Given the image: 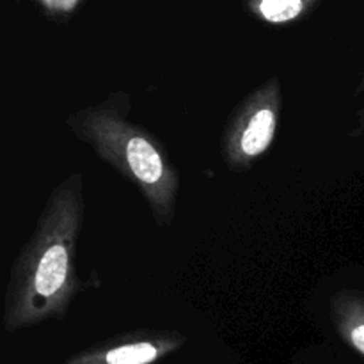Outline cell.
<instances>
[{
  "label": "cell",
  "instance_id": "6da1fadb",
  "mask_svg": "<svg viewBox=\"0 0 364 364\" xmlns=\"http://www.w3.org/2000/svg\"><path fill=\"white\" fill-rule=\"evenodd\" d=\"M84 210L80 173L64 178L50 192L31 238L11 269L2 311L6 333L66 316L82 288L75 259Z\"/></svg>",
  "mask_w": 364,
  "mask_h": 364
},
{
  "label": "cell",
  "instance_id": "7a4b0ae2",
  "mask_svg": "<svg viewBox=\"0 0 364 364\" xmlns=\"http://www.w3.org/2000/svg\"><path fill=\"white\" fill-rule=\"evenodd\" d=\"M128 110L130 96L114 92L100 105L71 114L68 127L100 160L139 188L159 226L169 228L176 213L180 176L159 139L132 123Z\"/></svg>",
  "mask_w": 364,
  "mask_h": 364
},
{
  "label": "cell",
  "instance_id": "3957f363",
  "mask_svg": "<svg viewBox=\"0 0 364 364\" xmlns=\"http://www.w3.org/2000/svg\"><path fill=\"white\" fill-rule=\"evenodd\" d=\"M281 82L269 78L249 92L224 127L223 156L235 171H245L265 155L276 139L279 127Z\"/></svg>",
  "mask_w": 364,
  "mask_h": 364
},
{
  "label": "cell",
  "instance_id": "277c9868",
  "mask_svg": "<svg viewBox=\"0 0 364 364\" xmlns=\"http://www.w3.org/2000/svg\"><path fill=\"white\" fill-rule=\"evenodd\" d=\"M185 341L176 331H134L70 355L64 364H155L180 350Z\"/></svg>",
  "mask_w": 364,
  "mask_h": 364
},
{
  "label": "cell",
  "instance_id": "5b68a950",
  "mask_svg": "<svg viewBox=\"0 0 364 364\" xmlns=\"http://www.w3.org/2000/svg\"><path fill=\"white\" fill-rule=\"evenodd\" d=\"M331 322L338 336L364 359V291H336L329 304Z\"/></svg>",
  "mask_w": 364,
  "mask_h": 364
},
{
  "label": "cell",
  "instance_id": "8992f818",
  "mask_svg": "<svg viewBox=\"0 0 364 364\" xmlns=\"http://www.w3.org/2000/svg\"><path fill=\"white\" fill-rule=\"evenodd\" d=\"M318 6V0H249L245 9L269 25H288L304 20Z\"/></svg>",
  "mask_w": 364,
  "mask_h": 364
},
{
  "label": "cell",
  "instance_id": "52a82bcc",
  "mask_svg": "<svg viewBox=\"0 0 364 364\" xmlns=\"http://www.w3.org/2000/svg\"><path fill=\"white\" fill-rule=\"evenodd\" d=\"M36 6L41 9L43 16L53 21H68L75 16L84 4L82 0H39Z\"/></svg>",
  "mask_w": 364,
  "mask_h": 364
},
{
  "label": "cell",
  "instance_id": "ba28073f",
  "mask_svg": "<svg viewBox=\"0 0 364 364\" xmlns=\"http://www.w3.org/2000/svg\"><path fill=\"white\" fill-rule=\"evenodd\" d=\"M355 95L363 96V103L358 109V112H355V121L350 128V137H359V135L364 134V77L359 82L358 89H355Z\"/></svg>",
  "mask_w": 364,
  "mask_h": 364
}]
</instances>
